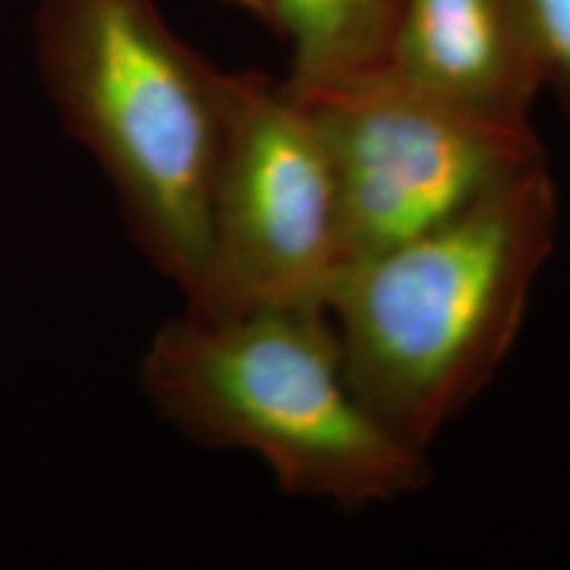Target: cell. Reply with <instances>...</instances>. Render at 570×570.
<instances>
[{
    "instance_id": "1",
    "label": "cell",
    "mask_w": 570,
    "mask_h": 570,
    "mask_svg": "<svg viewBox=\"0 0 570 570\" xmlns=\"http://www.w3.org/2000/svg\"><path fill=\"white\" fill-rule=\"evenodd\" d=\"M558 185L547 161L436 230L348 265L327 296L356 394L428 452L489 386L554 252Z\"/></svg>"
},
{
    "instance_id": "2",
    "label": "cell",
    "mask_w": 570,
    "mask_h": 570,
    "mask_svg": "<svg viewBox=\"0 0 570 570\" xmlns=\"http://www.w3.org/2000/svg\"><path fill=\"white\" fill-rule=\"evenodd\" d=\"M140 381L177 431L256 454L291 497L373 508L431 481L428 452L389 431L356 394L325 304L185 309L154 333Z\"/></svg>"
},
{
    "instance_id": "3",
    "label": "cell",
    "mask_w": 570,
    "mask_h": 570,
    "mask_svg": "<svg viewBox=\"0 0 570 570\" xmlns=\"http://www.w3.org/2000/svg\"><path fill=\"white\" fill-rule=\"evenodd\" d=\"M35 46L61 125L104 169L132 244L194 302L230 71L185 46L156 0H40Z\"/></svg>"
},
{
    "instance_id": "4",
    "label": "cell",
    "mask_w": 570,
    "mask_h": 570,
    "mask_svg": "<svg viewBox=\"0 0 570 570\" xmlns=\"http://www.w3.org/2000/svg\"><path fill=\"white\" fill-rule=\"evenodd\" d=\"M344 269L338 183L323 127L285 80L230 71L206 269L185 309L235 315L325 304Z\"/></svg>"
},
{
    "instance_id": "5",
    "label": "cell",
    "mask_w": 570,
    "mask_h": 570,
    "mask_svg": "<svg viewBox=\"0 0 570 570\" xmlns=\"http://www.w3.org/2000/svg\"><path fill=\"white\" fill-rule=\"evenodd\" d=\"M296 96L331 148L346 267L452 223L547 161L537 130L468 117L386 69Z\"/></svg>"
},
{
    "instance_id": "6",
    "label": "cell",
    "mask_w": 570,
    "mask_h": 570,
    "mask_svg": "<svg viewBox=\"0 0 570 570\" xmlns=\"http://www.w3.org/2000/svg\"><path fill=\"white\" fill-rule=\"evenodd\" d=\"M386 71L508 130H533L544 92L518 0H404Z\"/></svg>"
},
{
    "instance_id": "7",
    "label": "cell",
    "mask_w": 570,
    "mask_h": 570,
    "mask_svg": "<svg viewBox=\"0 0 570 570\" xmlns=\"http://www.w3.org/2000/svg\"><path fill=\"white\" fill-rule=\"evenodd\" d=\"M404 0H269L265 27L291 48L285 77L317 92L383 71Z\"/></svg>"
},
{
    "instance_id": "8",
    "label": "cell",
    "mask_w": 570,
    "mask_h": 570,
    "mask_svg": "<svg viewBox=\"0 0 570 570\" xmlns=\"http://www.w3.org/2000/svg\"><path fill=\"white\" fill-rule=\"evenodd\" d=\"M544 90L570 119V0H518Z\"/></svg>"
},
{
    "instance_id": "9",
    "label": "cell",
    "mask_w": 570,
    "mask_h": 570,
    "mask_svg": "<svg viewBox=\"0 0 570 570\" xmlns=\"http://www.w3.org/2000/svg\"><path fill=\"white\" fill-rule=\"evenodd\" d=\"M225 3H230V6H235V9H240V11L252 13L254 19H259L262 24H265L269 0H225Z\"/></svg>"
}]
</instances>
